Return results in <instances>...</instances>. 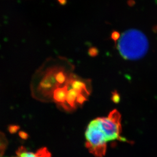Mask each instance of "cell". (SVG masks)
<instances>
[{"label":"cell","instance_id":"6da1fadb","mask_svg":"<svg viewBox=\"0 0 157 157\" xmlns=\"http://www.w3.org/2000/svg\"><path fill=\"white\" fill-rule=\"evenodd\" d=\"M119 52L125 59H137L144 56L148 48L145 36L136 30H128L117 37Z\"/></svg>","mask_w":157,"mask_h":157},{"label":"cell","instance_id":"7a4b0ae2","mask_svg":"<svg viewBox=\"0 0 157 157\" xmlns=\"http://www.w3.org/2000/svg\"><path fill=\"white\" fill-rule=\"evenodd\" d=\"M86 145L91 154L96 157H103L107 150V140L97 119L90 123L85 133Z\"/></svg>","mask_w":157,"mask_h":157},{"label":"cell","instance_id":"3957f363","mask_svg":"<svg viewBox=\"0 0 157 157\" xmlns=\"http://www.w3.org/2000/svg\"><path fill=\"white\" fill-rule=\"evenodd\" d=\"M96 119L108 142L126 141L121 136V116L117 110H113L106 117H97Z\"/></svg>","mask_w":157,"mask_h":157},{"label":"cell","instance_id":"277c9868","mask_svg":"<svg viewBox=\"0 0 157 157\" xmlns=\"http://www.w3.org/2000/svg\"><path fill=\"white\" fill-rule=\"evenodd\" d=\"M58 69V67L48 69L40 82L38 90L45 96H52L54 90L60 87L56 80V74Z\"/></svg>","mask_w":157,"mask_h":157},{"label":"cell","instance_id":"5b68a950","mask_svg":"<svg viewBox=\"0 0 157 157\" xmlns=\"http://www.w3.org/2000/svg\"><path fill=\"white\" fill-rule=\"evenodd\" d=\"M66 85L68 86H71L72 89H73L79 93L82 94L87 96L90 94L89 90L86 87V84L85 82L81 80H77L73 78L72 77H70L69 78L67 79Z\"/></svg>","mask_w":157,"mask_h":157},{"label":"cell","instance_id":"8992f818","mask_svg":"<svg viewBox=\"0 0 157 157\" xmlns=\"http://www.w3.org/2000/svg\"><path fill=\"white\" fill-rule=\"evenodd\" d=\"M68 90V86L65 85L63 87L56 88L53 92L52 97L54 101L61 106L65 104Z\"/></svg>","mask_w":157,"mask_h":157},{"label":"cell","instance_id":"52a82bcc","mask_svg":"<svg viewBox=\"0 0 157 157\" xmlns=\"http://www.w3.org/2000/svg\"><path fill=\"white\" fill-rule=\"evenodd\" d=\"M80 94L73 89H71L68 90L66 101L71 109L76 108V99L77 96Z\"/></svg>","mask_w":157,"mask_h":157},{"label":"cell","instance_id":"ba28073f","mask_svg":"<svg viewBox=\"0 0 157 157\" xmlns=\"http://www.w3.org/2000/svg\"><path fill=\"white\" fill-rule=\"evenodd\" d=\"M17 154V157H45L40 154L38 151L36 154L27 151V150L23 147H19Z\"/></svg>","mask_w":157,"mask_h":157},{"label":"cell","instance_id":"9c48e42d","mask_svg":"<svg viewBox=\"0 0 157 157\" xmlns=\"http://www.w3.org/2000/svg\"><path fill=\"white\" fill-rule=\"evenodd\" d=\"M67 79L68 78L66 75L65 73L64 72V70L61 69H59L56 74V80L58 85L61 86L63 84L66 82Z\"/></svg>","mask_w":157,"mask_h":157},{"label":"cell","instance_id":"30bf717a","mask_svg":"<svg viewBox=\"0 0 157 157\" xmlns=\"http://www.w3.org/2000/svg\"><path fill=\"white\" fill-rule=\"evenodd\" d=\"M5 147L6 144L5 142L4 137L3 134L0 133V156L3 154Z\"/></svg>","mask_w":157,"mask_h":157},{"label":"cell","instance_id":"8fae6325","mask_svg":"<svg viewBox=\"0 0 157 157\" xmlns=\"http://www.w3.org/2000/svg\"><path fill=\"white\" fill-rule=\"evenodd\" d=\"M17 126H12L11 127L10 129H9V130L10 131L11 133H14L17 131Z\"/></svg>","mask_w":157,"mask_h":157},{"label":"cell","instance_id":"7c38bea8","mask_svg":"<svg viewBox=\"0 0 157 157\" xmlns=\"http://www.w3.org/2000/svg\"><path fill=\"white\" fill-rule=\"evenodd\" d=\"M20 135H21V137L22 138H27V134L26 133H25L24 132H21L20 133Z\"/></svg>","mask_w":157,"mask_h":157},{"label":"cell","instance_id":"4fadbf2b","mask_svg":"<svg viewBox=\"0 0 157 157\" xmlns=\"http://www.w3.org/2000/svg\"><path fill=\"white\" fill-rule=\"evenodd\" d=\"M58 1L59 2V4L62 5H65L67 3V1L66 0H58Z\"/></svg>","mask_w":157,"mask_h":157}]
</instances>
